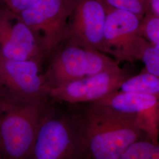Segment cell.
<instances>
[{"mask_svg":"<svg viewBox=\"0 0 159 159\" xmlns=\"http://www.w3.org/2000/svg\"></svg>","mask_w":159,"mask_h":159,"instance_id":"44dd1931","label":"cell"},{"mask_svg":"<svg viewBox=\"0 0 159 159\" xmlns=\"http://www.w3.org/2000/svg\"><path fill=\"white\" fill-rule=\"evenodd\" d=\"M73 11V0H39L18 15L34 35L45 57L64 42Z\"/></svg>","mask_w":159,"mask_h":159,"instance_id":"5b68a950","label":"cell"},{"mask_svg":"<svg viewBox=\"0 0 159 159\" xmlns=\"http://www.w3.org/2000/svg\"><path fill=\"white\" fill-rule=\"evenodd\" d=\"M39 0H4L3 4L14 12L19 14L21 12L33 6Z\"/></svg>","mask_w":159,"mask_h":159,"instance_id":"e0dca14e","label":"cell"},{"mask_svg":"<svg viewBox=\"0 0 159 159\" xmlns=\"http://www.w3.org/2000/svg\"><path fill=\"white\" fill-rule=\"evenodd\" d=\"M148 11L159 17V0H146Z\"/></svg>","mask_w":159,"mask_h":159,"instance_id":"ac0fdd59","label":"cell"},{"mask_svg":"<svg viewBox=\"0 0 159 159\" xmlns=\"http://www.w3.org/2000/svg\"><path fill=\"white\" fill-rule=\"evenodd\" d=\"M0 57L41 61L44 59L27 25L3 4L0 6Z\"/></svg>","mask_w":159,"mask_h":159,"instance_id":"30bf717a","label":"cell"},{"mask_svg":"<svg viewBox=\"0 0 159 159\" xmlns=\"http://www.w3.org/2000/svg\"><path fill=\"white\" fill-rule=\"evenodd\" d=\"M102 52L120 63L141 61L148 45L140 33L142 18L130 12L106 7Z\"/></svg>","mask_w":159,"mask_h":159,"instance_id":"8992f818","label":"cell"},{"mask_svg":"<svg viewBox=\"0 0 159 159\" xmlns=\"http://www.w3.org/2000/svg\"><path fill=\"white\" fill-rule=\"evenodd\" d=\"M140 33L149 44L159 46V17L147 12L141 20Z\"/></svg>","mask_w":159,"mask_h":159,"instance_id":"5bb4252c","label":"cell"},{"mask_svg":"<svg viewBox=\"0 0 159 159\" xmlns=\"http://www.w3.org/2000/svg\"><path fill=\"white\" fill-rule=\"evenodd\" d=\"M42 61L0 57V97L47 99L51 87L42 71Z\"/></svg>","mask_w":159,"mask_h":159,"instance_id":"52a82bcc","label":"cell"},{"mask_svg":"<svg viewBox=\"0 0 159 159\" xmlns=\"http://www.w3.org/2000/svg\"><path fill=\"white\" fill-rule=\"evenodd\" d=\"M47 99L0 97V151L2 159H29Z\"/></svg>","mask_w":159,"mask_h":159,"instance_id":"7a4b0ae2","label":"cell"},{"mask_svg":"<svg viewBox=\"0 0 159 159\" xmlns=\"http://www.w3.org/2000/svg\"><path fill=\"white\" fill-rule=\"evenodd\" d=\"M80 117L48 108L40 123L29 159H83Z\"/></svg>","mask_w":159,"mask_h":159,"instance_id":"3957f363","label":"cell"},{"mask_svg":"<svg viewBox=\"0 0 159 159\" xmlns=\"http://www.w3.org/2000/svg\"><path fill=\"white\" fill-rule=\"evenodd\" d=\"M3 1H4V0H0V2H1V3H2V4H3Z\"/></svg>","mask_w":159,"mask_h":159,"instance_id":"ffe728a7","label":"cell"},{"mask_svg":"<svg viewBox=\"0 0 159 159\" xmlns=\"http://www.w3.org/2000/svg\"><path fill=\"white\" fill-rule=\"evenodd\" d=\"M0 159H2V156H1V151H0Z\"/></svg>","mask_w":159,"mask_h":159,"instance_id":"d6986e66","label":"cell"},{"mask_svg":"<svg viewBox=\"0 0 159 159\" xmlns=\"http://www.w3.org/2000/svg\"><path fill=\"white\" fill-rule=\"evenodd\" d=\"M50 59L44 74L51 88L121 68L112 58L100 51L69 44H63Z\"/></svg>","mask_w":159,"mask_h":159,"instance_id":"277c9868","label":"cell"},{"mask_svg":"<svg viewBox=\"0 0 159 159\" xmlns=\"http://www.w3.org/2000/svg\"><path fill=\"white\" fill-rule=\"evenodd\" d=\"M106 7L130 12L142 18L148 12L146 0H102Z\"/></svg>","mask_w":159,"mask_h":159,"instance_id":"9a60e30c","label":"cell"},{"mask_svg":"<svg viewBox=\"0 0 159 159\" xmlns=\"http://www.w3.org/2000/svg\"><path fill=\"white\" fill-rule=\"evenodd\" d=\"M94 103L107 106L123 113L137 115L159 130V100L152 95L117 91Z\"/></svg>","mask_w":159,"mask_h":159,"instance_id":"8fae6325","label":"cell"},{"mask_svg":"<svg viewBox=\"0 0 159 159\" xmlns=\"http://www.w3.org/2000/svg\"><path fill=\"white\" fill-rule=\"evenodd\" d=\"M141 61L144 65L143 71L159 76V46L148 44L143 52Z\"/></svg>","mask_w":159,"mask_h":159,"instance_id":"2e32d148","label":"cell"},{"mask_svg":"<svg viewBox=\"0 0 159 159\" xmlns=\"http://www.w3.org/2000/svg\"><path fill=\"white\" fill-rule=\"evenodd\" d=\"M130 76L127 71L121 68L103 72L51 88L49 98L72 104L96 102L119 91L122 83Z\"/></svg>","mask_w":159,"mask_h":159,"instance_id":"9c48e42d","label":"cell"},{"mask_svg":"<svg viewBox=\"0 0 159 159\" xmlns=\"http://www.w3.org/2000/svg\"><path fill=\"white\" fill-rule=\"evenodd\" d=\"M85 104L80 117L83 159H119L133 143L144 138L152 139L150 125L142 117L97 103Z\"/></svg>","mask_w":159,"mask_h":159,"instance_id":"6da1fadb","label":"cell"},{"mask_svg":"<svg viewBox=\"0 0 159 159\" xmlns=\"http://www.w3.org/2000/svg\"><path fill=\"white\" fill-rule=\"evenodd\" d=\"M119 91L147 94L159 100V76L142 70L139 74L125 80Z\"/></svg>","mask_w":159,"mask_h":159,"instance_id":"7c38bea8","label":"cell"},{"mask_svg":"<svg viewBox=\"0 0 159 159\" xmlns=\"http://www.w3.org/2000/svg\"><path fill=\"white\" fill-rule=\"evenodd\" d=\"M119 159H159V139L144 138L133 143Z\"/></svg>","mask_w":159,"mask_h":159,"instance_id":"4fadbf2b","label":"cell"},{"mask_svg":"<svg viewBox=\"0 0 159 159\" xmlns=\"http://www.w3.org/2000/svg\"><path fill=\"white\" fill-rule=\"evenodd\" d=\"M107 8L102 0H73V11L63 44L102 52Z\"/></svg>","mask_w":159,"mask_h":159,"instance_id":"ba28073f","label":"cell"}]
</instances>
